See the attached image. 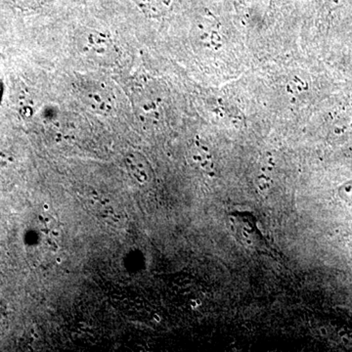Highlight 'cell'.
Wrapping results in <instances>:
<instances>
[{
	"label": "cell",
	"instance_id": "cell-9",
	"mask_svg": "<svg viewBox=\"0 0 352 352\" xmlns=\"http://www.w3.org/2000/svg\"><path fill=\"white\" fill-rule=\"evenodd\" d=\"M340 1H342V0H331V2H332L333 4H335V6H339Z\"/></svg>",
	"mask_w": 352,
	"mask_h": 352
},
{
	"label": "cell",
	"instance_id": "cell-4",
	"mask_svg": "<svg viewBox=\"0 0 352 352\" xmlns=\"http://www.w3.org/2000/svg\"><path fill=\"white\" fill-rule=\"evenodd\" d=\"M127 170L134 180L140 184H147L152 177L151 166L142 155L131 153L126 157Z\"/></svg>",
	"mask_w": 352,
	"mask_h": 352
},
{
	"label": "cell",
	"instance_id": "cell-3",
	"mask_svg": "<svg viewBox=\"0 0 352 352\" xmlns=\"http://www.w3.org/2000/svg\"><path fill=\"white\" fill-rule=\"evenodd\" d=\"M275 160L271 153H265L259 160L258 166L254 175V186L259 195L267 196L273 184Z\"/></svg>",
	"mask_w": 352,
	"mask_h": 352
},
{
	"label": "cell",
	"instance_id": "cell-2",
	"mask_svg": "<svg viewBox=\"0 0 352 352\" xmlns=\"http://www.w3.org/2000/svg\"><path fill=\"white\" fill-rule=\"evenodd\" d=\"M76 89L85 105L94 112L109 115L115 110L112 91L101 80L85 76L76 82Z\"/></svg>",
	"mask_w": 352,
	"mask_h": 352
},
{
	"label": "cell",
	"instance_id": "cell-10",
	"mask_svg": "<svg viewBox=\"0 0 352 352\" xmlns=\"http://www.w3.org/2000/svg\"><path fill=\"white\" fill-rule=\"evenodd\" d=\"M349 243H351V244L352 245V233L351 234V235H349Z\"/></svg>",
	"mask_w": 352,
	"mask_h": 352
},
{
	"label": "cell",
	"instance_id": "cell-1",
	"mask_svg": "<svg viewBox=\"0 0 352 352\" xmlns=\"http://www.w3.org/2000/svg\"><path fill=\"white\" fill-rule=\"evenodd\" d=\"M75 46L78 54L92 63L109 66L117 61V47L105 32L80 30L75 34Z\"/></svg>",
	"mask_w": 352,
	"mask_h": 352
},
{
	"label": "cell",
	"instance_id": "cell-5",
	"mask_svg": "<svg viewBox=\"0 0 352 352\" xmlns=\"http://www.w3.org/2000/svg\"><path fill=\"white\" fill-rule=\"evenodd\" d=\"M188 161L196 168L207 173L208 175H214L215 168L212 154L204 145L195 143L190 147L188 151Z\"/></svg>",
	"mask_w": 352,
	"mask_h": 352
},
{
	"label": "cell",
	"instance_id": "cell-7",
	"mask_svg": "<svg viewBox=\"0 0 352 352\" xmlns=\"http://www.w3.org/2000/svg\"><path fill=\"white\" fill-rule=\"evenodd\" d=\"M337 194L340 200L352 207V179L342 182L338 187Z\"/></svg>",
	"mask_w": 352,
	"mask_h": 352
},
{
	"label": "cell",
	"instance_id": "cell-8",
	"mask_svg": "<svg viewBox=\"0 0 352 352\" xmlns=\"http://www.w3.org/2000/svg\"><path fill=\"white\" fill-rule=\"evenodd\" d=\"M305 87H307V85L302 82V80L298 78H294L289 83V90H291L292 92H295V94H298V92H302L303 90L307 89Z\"/></svg>",
	"mask_w": 352,
	"mask_h": 352
},
{
	"label": "cell",
	"instance_id": "cell-6",
	"mask_svg": "<svg viewBox=\"0 0 352 352\" xmlns=\"http://www.w3.org/2000/svg\"><path fill=\"white\" fill-rule=\"evenodd\" d=\"M10 6L21 11H36L47 6L50 0H7Z\"/></svg>",
	"mask_w": 352,
	"mask_h": 352
}]
</instances>
